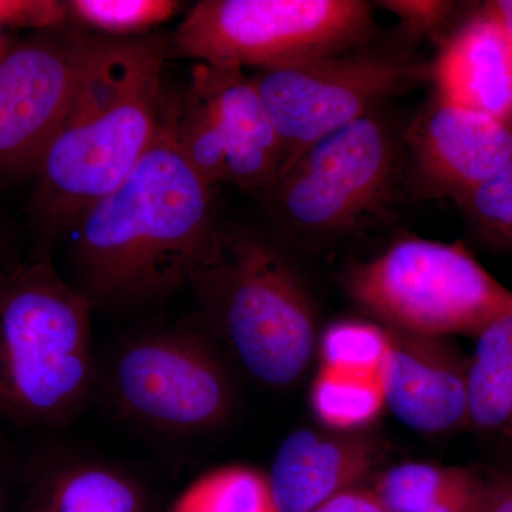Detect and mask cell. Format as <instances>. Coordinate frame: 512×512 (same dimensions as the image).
Masks as SVG:
<instances>
[{
  "label": "cell",
  "mask_w": 512,
  "mask_h": 512,
  "mask_svg": "<svg viewBox=\"0 0 512 512\" xmlns=\"http://www.w3.org/2000/svg\"><path fill=\"white\" fill-rule=\"evenodd\" d=\"M171 512H279L268 476L247 466H225L195 480Z\"/></svg>",
  "instance_id": "20"
},
{
  "label": "cell",
  "mask_w": 512,
  "mask_h": 512,
  "mask_svg": "<svg viewBox=\"0 0 512 512\" xmlns=\"http://www.w3.org/2000/svg\"><path fill=\"white\" fill-rule=\"evenodd\" d=\"M476 338L468 357V427L512 439V311Z\"/></svg>",
  "instance_id": "18"
},
{
  "label": "cell",
  "mask_w": 512,
  "mask_h": 512,
  "mask_svg": "<svg viewBox=\"0 0 512 512\" xmlns=\"http://www.w3.org/2000/svg\"><path fill=\"white\" fill-rule=\"evenodd\" d=\"M205 330L259 383L276 389L302 379L318 349V319L305 282L271 242L218 228L192 274Z\"/></svg>",
  "instance_id": "4"
},
{
  "label": "cell",
  "mask_w": 512,
  "mask_h": 512,
  "mask_svg": "<svg viewBox=\"0 0 512 512\" xmlns=\"http://www.w3.org/2000/svg\"><path fill=\"white\" fill-rule=\"evenodd\" d=\"M32 512H146L143 488L114 464L67 458L37 478Z\"/></svg>",
  "instance_id": "16"
},
{
  "label": "cell",
  "mask_w": 512,
  "mask_h": 512,
  "mask_svg": "<svg viewBox=\"0 0 512 512\" xmlns=\"http://www.w3.org/2000/svg\"><path fill=\"white\" fill-rule=\"evenodd\" d=\"M365 433L301 429L289 434L274 458L269 487L279 512H312L372 473L382 457Z\"/></svg>",
  "instance_id": "14"
},
{
  "label": "cell",
  "mask_w": 512,
  "mask_h": 512,
  "mask_svg": "<svg viewBox=\"0 0 512 512\" xmlns=\"http://www.w3.org/2000/svg\"><path fill=\"white\" fill-rule=\"evenodd\" d=\"M409 146L421 181L458 198L510 163L512 120L437 96L410 127Z\"/></svg>",
  "instance_id": "13"
},
{
  "label": "cell",
  "mask_w": 512,
  "mask_h": 512,
  "mask_svg": "<svg viewBox=\"0 0 512 512\" xmlns=\"http://www.w3.org/2000/svg\"><path fill=\"white\" fill-rule=\"evenodd\" d=\"M434 80L437 96L512 120V46L483 12L448 40Z\"/></svg>",
  "instance_id": "15"
},
{
  "label": "cell",
  "mask_w": 512,
  "mask_h": 512,
  "mask_svg": "<svg viewBox=\"0 0 512 512\" xmlns=\"http://www.w3.org/2000/svg\"><path fill=\"white\" fill-rule=\"evenodd\" d=\"M380 5L394 13L406 29L416 35H427L440 29L454 9L453 2L437 0H387Z\"/></svg>",
  "instance_id": "24"
},
{
  "label": "cell",
  "mask_w": 512,
  "mask_h": 512,
  "mask_svg": "<svg viewBox=\"0 0 512 512\" xmlns=\"http://www.w3.org/2000/svg\"><path fill=\"white\" fill-rule=\"evenodd\" d=\"M397 165L392 131L370 113L308 148L266 192L286 227L332 237L382 210Z\"/></svg>",
  "instance_id": "8"
},
{
  "label": "cell",
  "mask_w": 512,
  "mask_h": 512,
  "mask_svg": "<svg viewBox=\"0 0 512 512\" xmlns=\"http://www.w3.org/2000/svg\"><path fill=\"white\" fill-rule=\"evenodd\" d=\"M456 200L485 239L497 247L512 249V160Z\"/></svg>",
  "instance_id": "23"
},
{
  "label": "cell",
  "mask_w": 512,
  "mask_h": 512,
  "mask_svg": "<svg viewBox=\"0 0 512 512\" xmlns=\"http://www.w3.org/2000/svg\"><path fill=\"white\" fill-rule=\"evenodd\" d=\"M164 37H100L63 126L35 173L33 214L49 234L72 231L153 146L170 100Z\"/></svg>",
  "instance_id": "2"
},
{
  "label": "cell",
  "mask_w": 512,
  "mask_h": 512,
  "mask_svg": "<svg viewBox=\"0 0 512 512\" xmlns=\"http://www.w3.org/2000/svg\"><path fill=\"white\" fill-rule=\"evenodd\" d=\"M0 512H5V507H3L2 494H0Z\"/></svg>",
  "instance_id": "28"
},
{
  "label": "cell",
  "mask_w": 512,
  "mask_h": 512,
  "mask_svg": "<svg viewBox=\"0 0 512 512\" xmlns=\"http://www.w3.org/2000/svg\"><path fill=\"white\" fill-rule=\"evenodd\" d=\"M386 329L376 323L342 320L329 326L319 340L320 366L362 376H383Z\"/></svg>",
  "instance_id": "21"
},
{
  "label": "cell",
  "mask_w": 512,
  "mask_h": 512,
  "mask_svg": "<svg viewBox=\"0 0 512 512\" xmlns=\"http://www.w3.org/2000/svg\"><path fill=\"white\" fill-rule=\"evenodd\" d=\"M309 402L328 430L360 433L380 416L384 402L383 376H362L320 366Z\"/></svg>",
  "instance_id": "19"
},
{
  "label": "cell",
  "mask_w": 512,
  "mask_h": 512,
  "mask_svg": "<svg viewBox=\"0 0 512 512\" xmlns=\"http://www.w3.org/2000/svg\"><path fill=\"white\" fill-rule=\"evenodd\" d=\"M100 36L69 29L0 52V170L35 171L63 126Z\"/></svg>",
  "instance_id": "11"
},
{
  "label": "cell",
  "mask_w": 512,
  "mask_h": 512,
  "mask_svg": "<svg viewBox=\"0 0 512 512\" xmlns=\"http://www.w3.org/2000/svg\"><path fill=\"white\" fill-rule=\"evenodd\" d=\"M173 103L140 163L77 221L72 284L93 308L137 305L185 288L220 225L214 187L175 143Z\"/></svg>",
  "instance_id": "1"
},
{
  "label": "cell",
  "mask_w": 512,
  "mask_h": 512,
  "mask_svg": "<svg viewBox=\"0 0 512 512\" xmlns=\"http://www.w3.org/2000/svg\"><path fill=\"white\" fill-rule=\"evenodd\" d=\"M345 289L384 328L417 335L477 336L512 311V291L466 248L429 239H399L353 265Z\"/></svg>",
  "instance_id": "6"
},
{
  "label": "cell",
  "mask_w": 512,
  "mask_h": 512,
  "mask_svg": "<svg viewBox=\"0 0 512 512\" xmlns=\"http://www.w3.org/2000/svg\"><path fill=\"white\" fill-rule=\"evenodd\" d=\"M175 143L211 185L268 191L284 164L281 140L252 77L241 67L198 62L171 109Z\"/></svg>",
  "instance_id": "9"
},
{
  "label": "cell",
  "mask_w": 512,
  "mask_h": 512,
  "mask_svg": "<svg viewBox=\"0 0 512 512\" xmlns=\"http://www.w3.org/2000/svg\"><path fill=\"white\" fill-rule=\"evenodd\" d=\"M312 512H389L370 488L353 487L319 505Z\"/></svg>",
  "instance_id": "25"
},
{
  "label": "cell",
  "mask_w": 512,
  "mask_h": 512,
  "mask_svg": "<svg viewBox=\"0 0 512 512\" xmlns=\"http://www.w3.org/2000/svg\"><path fill=\"white\" fill-rule=\"evenodd\" d=\"M481 512H512V473L487 476V493Z\"/></svg>",
  "instance_id": "26"
},
{
  "label": "cell",
  "mask_w": 512,
  "mask_h": 512,
  "mask_svg": "<svg viewBox=\"0 0 512 512\" xmlns=\"http://www.w3.org/2000/svg\"><path fill=\"white\" fill-rule=\"evenodd\" d=\"M370 29L360 0H204L168 40V56L272 69L348 52Z\"/></svg>",
  "instance_id": "7"
},
{
  "label": "cell",
  "mask_w": 512,
  "mask_h": 512,
  "mask_svg": "<svg viewBox=\"0 0 512 512\" xmlns=\"http://www.w3.org/2000/svg\"><path fill=\"white\" fill-rule=\"evenodd\" d=\"M66 6L69 18L113 37H131L153 28L180 9L173 0H72Z\"/></svg>",
  "instance_id": "22"
},
{
  "label": "cell",
  "mask_w": 512,
  "mask_h": 512,
  "mask_svg": "<svg viewBox=\"0 0 512 512\" xmlns=\"http://www.w3.org/2000/svg\"><path fill=\"white\" fill-rule=\"evenodd\" d=\"M93 306L49 256L0 275V420L57 429L97 393Z\"/></svg>",
  "instance_id": "3"
},
{
  "label": "cell",
  "mask_w": 512,
  "mask_h": 512,
  "mask_svg": "<svg viewBox=\"0 0 512 512\" xmlns=\"http://www.w3.org/2000/svg\"><path fill=\"white\" fill-rule=\"evenodd\" d=\"M414 76L402 57L348 52L259 70L252 82L284 151L279 177L308 148L373 113Z\"/></svg>",
  "instance_id": "10"
},
{
  "label": "cell",
  "mask_w": 512,
  "mask_h": 512,
  "mask_svg": "<svg viewBox=\"0 0 512 512\" xmlns=\"http://www.w3.org/2000/svg\"><path fill=\"white\" fill-rule=\"evenodd\" d=\"M384 329V402L393 416L424 434L470 426L468 357L448 338Z\"/></svg>",
  "instance_id": "12"
},
{
  "label": "cell",
  "mask_w": 512,
  "mask_h": 512,
  "mask_svg": "<svg viewBox=\"0 0 512 512\" xmlns=\"http://www.w3.org/2000/svg\"><path fill=\"white\" fill-rule=\"evenodd\" d=\"M97 392L121 419L167 436H201L227 426L235 386L205 329L174 326L120 342L99 366Z\"/></svg>",
  "instance_id": "5"
},
{
  "label": "cell",
  "mask_w": 512,
  "mask_h": 512,
  "mask_svg": "<svg viewBox=\"0 0 512 512\" xmlns=\"http://www.w3.org/2000/svg\"><path fill=\"white\" fill-rule=\"evenodd\" d=\"M500 29L512 46V0H494L481 10Z\"/></svg>",
  "instance_id": "27"
},
{
  "label": "cell",
  "mask_w": 512,
  "mask_h": 512,
  "mask_svg": "<svg viewBox=\"0 0 512 512\" xmlns=\"http://www.w3.org/2000/svg\"><path fill=\"white\" fill-rule=\"evenodd\" d=\"M373 491L389 512H481L487 476L471 467L404 463L380 474Z\"/></svg>",
  "instance_id": "17"
}]
</instances>
